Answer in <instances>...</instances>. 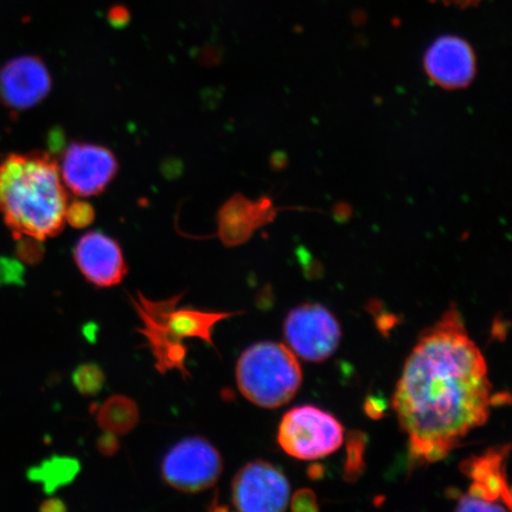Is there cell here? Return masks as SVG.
<instances>
[{
	"instance_id": "6da1fadb",
	"label": "cell",
	"mask_w": 512,
	"mask_h": 512,
	"mask_svg": "<svg viewBox=\"0 0 512 512\" xmlns=\"http://www.w3.org/2000/svg\"><path fill=\"white\" fill-rule=\"evenodd\" d=\"M488 366L456 307L422 332L403 367L393 407L414 463L448 457L489 419Z\"/></svg>"
},
{
	"instance_id": "7a4b0ae2",
	"label": "cell",
	"mask_w": 512,
	"mask_h": 512,
	"mask_svg": "<svg viewBox=\"0 0 512 512\" xmlns=\"http://www.w3.org/2000/svg\"><path fill=\"white\" fill-rule=\"evenodd\" d=\"M67 207L60 166L48 153L11 155L0 164V213L17 239L54 238Z\"/></svg>"
},
{
	"instance_id": "3957f363",
	"label": "cell",
	"mask_w": 512,
	"mask_h": 512,
	"mask_svg": "<svg viewBox=\"0 0 512 512\" xmlns=\"http://www.w3.org/2000/svg\"><path fill=\"white\" fill-rule=\"evenodd\" d=\"M182 298L183 294H178L174 298L155 302L139 293L137 298H132V304L142 322L139 332L145 337L155 357L159 373L178 370L187 379L190 376L185 367L188 348L184 342L198 338L214 347L215 325L234 317L236 312L202 311L192 307L178 309Z\"/></svg>"
},
{
	"instance_id": "277c9868",
	"label": "cell",
	"mask_w": 512,
	"mask_h": 512,
	"mask_svg": "<svg viewBox=\"0 0 512 512\" xmlns=\"http://www.w3.org/2000/svg\"><path fill=\"white\" fill-rule=\"evenodd\" d=\"M236 381L245 398L262 408L290 402L303 382L298 358L287 345L261 342L242 352Z\"/></svg>"
},
{
	"instance_id": "5b68a950",
	"label": "cell",
	"mask_w": 512,
	"mask_h": 512,
	"mask_svg": "<svg viewBox=\"0 0 512 512\" xmlns=\"http://www.w3.org/2000/svg\"><path fill=\"white\" fill-rule=\"evenodd\" d=\"M344 441V428L335 416L313 406L291 409L284 415L278 443L288 456L317 460L335 453Z\"/></svg>"
},
{
	"instance_id": "8992f818",
	"label": "cell",
	"mask_w": 512,
	"mask_h": 512,
	"mask_svg": "<svg viewBox=\"0 0 512 512\" xmlns=\"http://www.w3.org/2000/svg\"><path fill=\"white\" fill-rule=\"evenodd\" d=\"M287 347L307 362H324L341 344L338 320L324 306L305 304L296 307L285 320Z\"/></svg>"
},
{
	"instance_id": "52a82bcc",
	"label": "cell",
	"mask_w": 512,
	"mask_h": 512,
	"mask_svg": "<svg viewBox=\"0 0 512 512\" xmlns=\"http://www.w3.org/2000/svg\"><path fill=\"white\" fill-rule=\"evenodd\" d=\"M166 483L183 492H200L216 483L222 472L219 451L203 438L179 441L166 454L162 465Z\"/></svg>"
},
{
	"instance_id": "ba28073f",
	"label": "cell",
	"mask_w": 512,
	"mask_h": 512,
	"mask_svg": "<svg viewBox=\"0 0 512 512\" xmlns=\"http://www.w3.org/2000/svg\"><path fill=\"white\" fill-rule=\"evenodd\" d=\"M290 497V483L284 473L262 460L242 467L233 480V504L243 512L284 511Z\"/></svg>"
},
{
	"instance_id": "9c48e42d",
	"label": "cell",
	"mask_w": 512,
	"mask_h": 512,
	"mask_svg": "<svg viewBox=\"0 0 512 512\" xmlns=\"http://www.w3.org/2000/svg\"><path fill=\"white\" fill-rule=\"evenodd\" d=\"M64 185L81 197L100 194L118 172L111 150L94 144L75 143L68 147L60 168Z\"/></svg>"
},
{
	"instance_id": "30bf717a",
	"label": "cell",
	"mask_w": 512,
	"mask_h": 512,
	"mask_svg": "<svg viewBox=\"0 0 512 512\" xmlns=\"http://www.w3.org/2000/svg\"><path fill=\"white\" fill-rule=\"evenodd\" d=\"M50 88L48 69L38 57H17L0 69V102L11 110H29L40 104Z\"/></svg>"
},
{
	"instance_id": "8fae6325",
	"label": "cell",
	"mask_w": 512,
	"mask_h": 512,
	"mask_svg": "<svg viewBox=\"0 0 512 512\" xmlns=\"http://www.w3.org/2000/svg\"><path fill=\"white\" fill-rule=\"evenodd\" d=\"M428 76L446 89L465 88L476 75V57L469 43L457 36L438 38L425 55Z\"/></svg>"
},
{
	"instance_id": "7c38bea8",
	"label": "cell",
	"mask_w": 512,
	"mask_h": 512,
	"mask_svg": "<svg viewBox=\"0 0 512 512\" xmlns=\"http://www.w3.org/2000/svg\"><path fill=\"white\" fill-rule=\"evenodd\" d=\"M74 258L81 273L95 286L118 285L127 273L119 243L99 232L82 236L76 243Z\"/></svg>"
},
{
	"instance_id": "4fadbf2b",
	"label": "cell",
	"mask_w": 512,
	"mask_h": 512,
	"mask_svg": "<svg viewBox=\"0 0 512 512\" xmlns=\"http://www.w3.org/2000/svg\"><path fill=\"white\" fill-rule=\"evenodd\" d=\"M510 447L490 448L482 454L465 460L460 469L472 479L467 496L486 503L507 505L511 508L510 488L505 476V459Z\"/></svg>"
},
{
	"instance_id": "5bb4252c",
	"label": "cell",
	"mask_w": 512,
	"mask_h": 512,
	"mask_svg": "<svg viewBox=\"0 0 512 512\" xmlns=\"http://www.w3.org/2000/svg\"><path fill=\"white\" fill-rule=\"evenodd\" d=\"M275 208L264 198L252 202L236 196L221 210L219 219L220 238L227 246H236L251 238L255 229L273 220Z\"/></svg>"
},
{
	"instance_id": "9a60e30c",
	"label": "cell",
	"mask_w": 512,
	"mask_h": 512,
	"mask_svg": "<svg viewBox=\"0 0 512 512\" xmlns=\"http://www.w3.org/2000/svg\"><path fill=\"white\" fill-rule=\"evenodd\" d=\"M139 419L136 403L126 396H113L108 399L98 413L99 425L108 433L130 432Z\"/></svg>"
},
{
	"instance_id": "2e32d148",
	"label": "cell",
	"mask_w": 512,
	"mask_h": 512,
	"mask_svg": "<svg viewBox=\"0 0 512 512\" xmlns=\"http://www.w3.org/2000/svg\"><path fill=\"white\" fill-rule=\"evenodd\" d=\"M79 464L74 459L54 458L32 470L30 477L43 483L47 491H53L72 480L78 473Z\"/></svg>"
},
{
	"instance_id": "e0dca14e",
	"label": "cell",
	"mask_w": 512,
	"mask_h": 512,
	"mask_svg": "<svg viewBox=\"0 0 512 512\" xmlns=\"http://www.w3.org/2000/svg\"><path fill=\"white\" fill-rule=\"evenodd\" d=\"M104 382V373L94 364H85L74 373L75 386L83 394L98 393Z\"/></svg>"
},
{
	"instance_id": "ac0fdd59",
	"label": "cell",
	"mask_w": 512,
	"mask_h": 512,
	"mask_svg": "<svg viewBox=\"0 0 512 512\" xmlns=\"http://www.w3.org/2000/svg\"><path fill=\"white\" fill-rule=\"evenodd\" d=\"M94 209L91 204L82 201L68 203L66 221L75 228H85L94 220Z\"/></svg>"
},
{
	"instance_id": "d6986e66",
	"label": "cell",
	"mask_w": 512,
	"mask_h": 512,
	"mask_svg": "<svg viewBox=\"0 0 512 512\" xmlns=\"http://www.w3.org/2000/svg\"><path fill=\"white\" fill-rule=\"evenodd\" d=\"M292 509L294 511H317L315 492L307 489L297 491L292 499Z\"/></svg>"
},
{
	"instance_id": "ffe728a7",
	"label": "cell",
	"mask_w": 512,
	"mask_h": 512,
	"mask_svg": "<svg viewBox=\"0 0 512 512\" xmlns=\"http://www.w3.org/2000/svg\"><path fill=\"white\" fill-rule=\"evenodd\" d=\"M362 450L363 445L361 444V438L358 437L356 441H350L349 445V457L347 465V475L355 476V473L360 471L362 463Z\"/></svg>"
},
{
	"instance_id": "44dd1931",
	"label": "cell",
	"mask_w": 512,
	"mask_h": 512,
	"mask_svg": "<svg viewBox=\"0 0 512 512\" xmlns=\"http://www.w3.org/2000/svg\"><path fill=\"white\" fill-rule=\"evenodd\" d=\"M21 267L16 261L10 259L0 258V281L9 279L10 277H17Z\"/></svg>"
},
{
	"instance_id": "7402d4cb",
	"label": "cell",
	"mask_w": 512,
	"mask_h": 512,
	"mask_svg": "<svg viewBox=\"0 0 512 512\" xmlns=\"http://www.w3.org/2000/svg\"><path fill=\"white\" fill-rule=\"evenodd\" d=\"M435 3H441L447 6H457L460 9L471 8L477 6L482 0H432Z\"/></svg>"
},
{
	"instance_id": "603a6c76",
	"label": "cell",
	"mask_w": 512,
	"mask_h": 512,
	"mask_svg": "<svg viewBox=\"0 0 512 512\" xmlns=\"http://www.w3.org/2000/svg\"><path fill=\"white\" fill-rule=\"evenodd\" d=\"M99 447L104 453H113L118 448L117 440H115L112 433H110V435H106V438L101 440Z\"/></svg>"
},
{
	"instance_id": "cb8c5ba5",
	"label": "cell",
	"mask_w": 512,
	"mask_h": 512,
	"mask_svg": "<svg viewBox=\"0 0 512 512\" xmlns=\"http://www.w3.org/2000/svg\"><path fill=\"white\" fill-rule=\"evenodd\" d=\"M111 21L114 25L124 24L128 19V12L124 8H114L110 14Z\"/></svg>"
}]
</instances>
